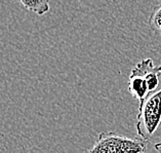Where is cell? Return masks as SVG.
<instances>
[{"label":"cell","mask_w":161,"mask_h":153,"mask_svg":"<svg viewBox=\"0 0 161 153\" xmlns=\"http://www.w3.org/2000/svg\"><path fill=\"white\" fill-rule=\"evenodd\" d=\"M148 25L154 32L161 33V3L156 6L149 18Z\"/></svg>","instance_id":"cell-5"},{"label":"cell","mask_w":161,"mask_h":153,"mask_svg":"<svg viewBox=\"0 0 161 153\" xmlns=\"http://www.w3.org/2000/svg\"><path fill=\"white\" fill-rule=\"evenodd\" d=\"M161 123V86L139 105L136 129L137 137L148 141Z\"/></svg>","instance_id":"cell-2"},{"label":"cell","mask_w":161,"mask_h":153,"mask_svg":"<svg viewBox=\"0 0 161 153\" xmlns=\"http://www.w3.org/2000/svg\"><path fill=\"white\" fill-rule=\"evenodd\" d=\"M146 150L147 141L139 137L127 138L114 132H103L88 153H145Z\"/></svg>","instance_id":"cell-3"},{"label":"cell","mask_w":161,"mask_h":153,"mask_svg":"<svg viewBox=\"0 0 161 153\" xmlns=\"http://www.w3.org/2000/svg\"><path fill=\"white\" fill-rule=\"evenodd\" d=\"M19 3L26 9L33 11V13H35L38 15H43L49 11V2L46 1V0H34V1L21 0Z\"/></svg>","instance_id":"cell-4"},{"label":"cell","mask_w":161,"mask_h":153,"mask_svg":"<svg viewBox=\"0 0 161 153\" xmlns=\"http://www.w3.org/2000/svg\"><path fill=\"white\" fill-rule=\"evenodd\" d=\"M160 74L161 65L154 66L152 59H144L131 70L127 84L128 93L141 104L150 94L157 91Z\"/></svg>","instance_id":"cell-1"},{"label":"cell","mask_w":161,"mask_h":153,"mask_svg":"<svg viewBox=\"0 0 161 153\" xmlns=\"http://www.w3.org/2000/svg\"><path fill=\"white\" fill-rule=\"evenodd\" d=\"M159 138H160V142L156 143L154 145V148H155V150L157 151V153H161V136L159 137Z\"/></svg>","instance_id":"cell-6"}]
</instances>
